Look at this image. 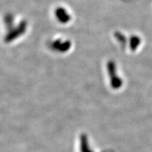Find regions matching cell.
<instances>
[{
  "label": "cell",
  "mask_w": 152,
  "mask_h": 152,
  "mask_svg": "<svg viewBox=\"0 0 152 152\" xmlns=\"http://www.w3.org/2000/svg\"><path fill=\"white\" fill-rule=\"evenodd\" d=\"M80 151L81 152H92L87 143V139L85 134H82L80 138Z\"/></svg>",
  "instance_id": "6da1fadb"
}]
</instances>
